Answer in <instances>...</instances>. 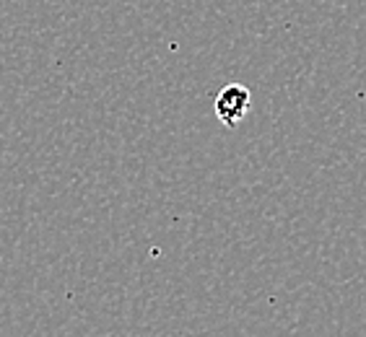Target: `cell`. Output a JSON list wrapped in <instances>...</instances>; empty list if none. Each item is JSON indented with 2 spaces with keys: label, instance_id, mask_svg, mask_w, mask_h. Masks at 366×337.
I'll list each match as a JSON object with an SVG mask.
<instances>
[{
  "label": "cell",
  "instance_id": "1",
  "mask_svg": "<svg viewBox=\"0 0 366 337\" xmlns=\"http://www.w3.org/2000/svg\"><path fill=\"white\" fill-rule=\"evenodd\" d=\"M252 106V94L249 89L242 84H229L224 86L219 94H216V101H213V109H216V117H219L221 125L226 127H237L247 117Z\"/></svg>",
  "mask_w": 366,
  "mask_h": 337
}]
</instances>
